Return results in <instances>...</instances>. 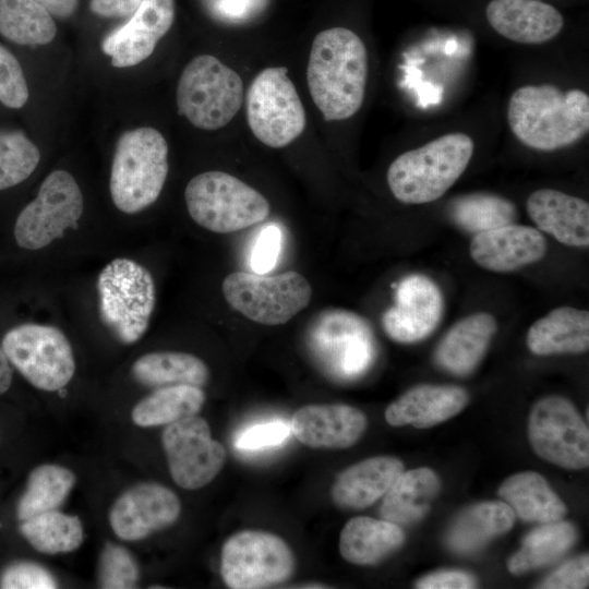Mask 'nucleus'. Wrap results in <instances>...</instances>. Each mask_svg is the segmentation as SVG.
Wrapping results in <instances>:
<instances>
[{
    "label": "nucleus",
    "mask_w": 589,
    "mask_h": 589,
    "mask_svg": "<svg viewBox=\"0 0 589 589\" xmlns=\"http://www.w3.org/2000/svg\"><path fill=\"white\" fill-rule=\"evenodd\" d=\"M366 80L368 52L356 33L333 27L315 36L306 81L310 95L326 121L346 120L359 111Z\"/></svg>",
    "instance_id": "nucleus-1"
},
{
    "label": "nucleus",
    "mask_w": 589,
    "mask_h": 589,
    "mask_svg": "<svg viewBox=\"0 0 589 589\" xmlns=\"http://www.w3.org/2000/svg\"><path fill=\"white\" fill-rule=\"evenodd\" d=\"M507 121L525 146L543 152L567 147L589 131V96L552 84L525 85L510 96Z\"/></svg>",
    "instance_id": "nucleus-2"
},
{
    "label": "nucleus",
    "mask_w": 589,
    "mask_h": 589,
    "mask_svg": "<svg viewBox=\"0 0 589 589\" xmlns=\"http://www.w3.org/2000/svg\"><path fill=\"white\" fill-rule=\"evenodd\" d=\"M472 139L460 132L444 134L405 152L387 170L390 192L401 203L424 204L443 196L460 178L473 155Z\"/></svg>",
    "instance_id": "nucleus-3"
},
{
    "label": "nucleus",
    "mask_w": 589,
    "mask_h": 589,
    "mask_svg": "<svg viewBox=\"0 0 589 589\" xmlns=\"http://www.w3.org/2000/svg\"><path fill=\"white\" fill-rule=\"evenodd\" d=\"M168 144L151 127L123 132L112 158L109 190L115 206L124 214H137L159 197L169 171Z\"/></svg>",
    "instance_id": "nucleus-4"
},
{
    "label": "nucleus",
    "mask_w": 589,
    "mask_h": 589,
    "mask_svg": "<svg viewBox=\"0 0 589 589\" xmlns=\"http://www.w3.org/2000/svg\"><path fill=\"white\" fill-rule=\"evenodd\" d=\"M96 289L101 323L118 341H139L148 329L156 303L151 272L134 260L113 259L101 268Z\"/></svg>",
    "instance_id": "nucleus-5"
},
{
    "label": "nucleus",
    "mask_w": 589,
    "mask_h": 589,
    "mask_svg": "<svg viewBox=\"0 0 589 589\" xmlns=\"http://www.w3.org/2000/svg\"><path fill=\"white\" fill-rule=\"evenodd\" d=\"M184 200L191 218L202 228L230 233L262 223L271 212L266 197L237 177L218 170L193 177Z\"/></svg>",
    "instance_id": "nucleus-6"
},
{
    "label": "nucleus",
    "mask_w": 589,
    "mask_h": 589,
    "mask_svg": "<svg viewBox=\"0 0 589 589\" xmlns=\"http://www.w3.org/2000/svg\"><path fill=\"white\" fill-rule=\"evenodd\" d=\"M178 112L195 128L214 131L227 125L243 103L240 75L212 55L193 58L177 86Z\"/></svg>",
    "instance_id": "nucleus-7"
},
{
    "label": "nucleus",
    "mask_w": 589,
    "mask_h": 589,
    "mask_svg": "<svg viewBox=\"0 0 589 589\" xmlns=\"http://www.w3.org/2000/svg\"><path fill=\"white\" fill-rule=\"evenodd\" d=\"M308 345L321 369L337 381H351L372 365L376 346L369 322L344 309H326L311 323Z\"/></svg>",
    "instance_id": "nucleus-8"
},
{
    "label": "nucleus",
    "mask_w": 589,
    "mask_h": 589,
    "mask_svg": "<svg viewBox=\"0 0 589 589\" xmlns=\"http://www.w3.org/2000/svg\"><path fill=\"white\" fill-rule=\"evenodd\" d=\"M229 305L243 316L263 325H281L308 306L312 288L294 271L276 275L233 272L223 281Z\"/></svg>",
    "instance_id": "nucleus-9"
},
{
    "label": "nucleus",
    "mask_w": 589,
    "mask_h": 589,
    "mask_svg": "<svg viewBox=\"0 0 589 589\" xmlns=\"http://www.w3.org/2000/svg\"><path fill=\"white\" fill-rule=\"evenodd\" d=\"M1 346L10 363L38 389L60 390L74 376L72 346L53 325L21 324L5 333Z\"/></svg>",
    "instance_id": "nucleus-10"
},
{
    "label": "nucleus",
    "mask_w": 589,
    "mask_h": 589,
    "mask_svg": "<svg viewBox=\"0 0 589 589\" xmlns=\"http://www.w3.org/2000/svg\"><path fill=\"white\" fill-rule=\"evenodd\" d=\"M247 120L264 145L281 148L305 129V111L285 67L262 70L247 93Z\"/></svg>",
    "instance_id": "nucleus-11"
},
{
    "label": "nucleus",
    "mask_w": 589,
    "mask_h": 589,
    "mask_svg": "<svg viewBox=\"0 0 589 589\" xmlns=\"http://www.w3.org/2000/svg\"><path fill=\"white\" fill-rule=\"evenodd\" d=\"M83 212V193L75 178L67 170H53L20 212L13 229L15 241L25 250L44 249L74 229Z\"/></svg>",
    "instance_id": "nucleus-12"
},
{
    "label": "nucleus",
    "mask_w": 589,
    "mask_h": 589,
    "mask_svg": "<svg viewBox=\"0 0 589 589\" xmlns=\"http://www.w3.org/2000/svg\"><path fill=\"white\" fill-rule=\"evenodd\" d=\"M296 569L292 550L280 537L261 530L230 536L221 549L220 574L232 589H260L283 584Z\"/></svg>",
    "instance_id": "nucleus-13"
},
{
    "label": "nucleus",
    "mask_w": 589,
    "mask_h": 589,
    "mask_svg": "<svg viewBox=\"0 0 589 589\" xmlns=\"http://www.w3.org/2000/svg\"><path fill=\"white\" fill-rule=\"evenodd\" d=\"M532 448L543 459L567 469L589 465V431L576 408L561 396L538 400L529 414Z\"/></svg>",
    "instance_id": "nucleus-14"
},
{
    "label": "nucleus",
    "mask_w": 589,
    "mask_h": 589,
    "mask_svg": "<svg viewBox=\"0 0 589 589\" xmlns=\"http://www.w3.org/2000/svg\"><path fill=\"white\" fill-rule=\"evenodd\" d=\"M169 472L177 485L196 490L223 469L224 446L212 437L205 419L192 416L167 424L161 434Z\"/></svg>",
    "instance_id": "nucleus-15"
},
{
    "label": "nucleus",
    "mask_w": 589,
    "mask_h": 589,
    "mask_svg": "<svg viewBox=\"0 0 589 589\" xmlns=\"http://www.w3.org/2000/svg\"><path fill=\"white\" fill-rule=\"evenodd\" d=\"M181 503L169 488L142 482L125 490L112 504L109 524L121 540L139 541L173 525Z\"/></svg>",
    "instance_id": "nucleus-16"
},
{
    "label": "nucleus",
    "mask_w": 589,
    "mask_h": 589,
    "mask_svg": "<svg viewBox=\"0 0 589 589\" xmlns=\"http://www.w3.org/2000/svg\"><path fill=\"white\" fill-rule=\"evenodd\" d=\"M444 299L438 286L422 274L406 276L396 289L395 304L382 316L386 335L402 344L428 337L438 325Z\"/></svg>",
    "instance_id": "nucleus-17"
},
{
    "label": "nucleus",
    "mask_w": 589,
    "mask_h": 589,
    "mask_svg": "<svg viewBox=\"0 0 589 589\" xmlns=\"http://www.w3.org/2000/svg\"><path fill=\"white\" fill-rule=\"evenodd\" d=\"M175 20V0H143L122 26L101 41V50L116 68L133 67L146 60Z\"/></svg>",
    "instance_id": "nucleus-18"
},
{
    "label": "nucleus",
    "mask_w": 589,
    "mask_h": 589,
    "mask_svg": "<svg viewBox=\"0 0 589 589\" xmlns=\"http://www.w3.org/2000/svg\"><path fill=\"white\" fill-rule=\"evenodd\" d=\"M546 249L539 229L513 223L473 235L469 253L482 268L508 273L540 261Z\"/></svg>",
    "instance_id": "nucleus-19"
},
{
    "label": "nucleus",
    "mask_w": 589,
    "mask_h": 589,
    "mask_svg": "<svg viewBox=\"0 0 589 589\" xmlns=\"http://www.w3.org/2000/svg\"><path fill=\"white\" fill-rule=\"evenodd\" d=\"M366 428L364 413L349 405H308L298 409L290 429L312 448L340 449L352 446Z\"/></svg>",
    "instance_id": "nucleus-20"
},
{
    "label": "nucleus",
    "mask_w": 589,
    "mask_h": 589,
    "mask_svg": "<svg viewBox=\"0 0 589 589\" xmlns=\"http://www.w3.org/2000/svg\"><path fill=\"white\" fill-rule=\"evenodd\" d=\"M485 15L501 36L526 45L546 43L564 26L558 10L540 0H491Z\"/></svg>",
    "instance_id": "nucleus-21"
},
{
    "label": "nucleus",
    "mask_w": 589,
    "mask_h": 589,
    "mask_svg": "<svg viewBox=\"0 0 589 589\" xmlns=\"http://www.w3.org/2000/svg\"><path fill=\"white\" fill-rule=\"evenodd\" d=\"M527 213L539 230L568 247L589 244V204L554 189H539L526 202Z\"/></svg>",
    "instance_id": "nucleus-22"
},
{
    "label": "nucleus",
    "mask_w": 589,
    "mask_h": 589,
    "mask_svg": "<svg viewBox=\"0 0 589 589\" xmlns=\"http://www.w3.org/2000/svg\"><path fill=\"white\" fill-rule=\"evenodd\" d=\"M467 402L468 394L459 386L419 385L392 402L385 419L394 426L429 428L454 417Z\"/></svg>",
    "instance_id": "nucleus-23"
},
{
    "label": "nucleus",
    "mask_w": 589,
    "mask_h": 589,
    "mask_svg": "<svg viewBox=\"0 0 589 589\" xmlns=\"http://www.w3.org/2000/svg\"><path fill=\"white\" fill-rule=\"evenodd\" d=\"M496 329V320L490 313L478 312L459 320L438 342L435 362L454 375L469 374L485 354Z\"/></svg>",
    "instance_id": "nucleus-24"
},
{
    "label": "nucleus",
    "mask_w": 589,
    "mask_h": 589,
    "mask_svg": "<svg viewBox=\"0 0 589 589\" xmlns=\"http://www.w3.org/2000/svg\"><path fill=\"white\" fill-rule=\"evenodd\" d=\"M404 464L390 456H377L350 466L338 474L332 486V500L344 509H362L384 496Z\"/></svg>",
    "instance_id": "nucleus-25"
},
{
    "label": "nucleus",
    "mask_w": 589,
    "mask_h": 589,
    "mask_svg": "<svg viewBox=\"0 0 589 589\" xmlns=\"http://www.w3.org/2000/svg\"><path fill=\"white\" fill-rule=\"evenodd\" d=\"M526 341L538 356L585 352L589 347V313L572 306L553 309L529 327Z\"/></svg>",
    "instance_id": "nucleus-26"
},
{
    "label": "nucleus",
    "mask_w": 589,
    "mask_h": 589,
    "mask_svg": "<svg viewBox=\"0 0 589 589\" xmlns=\"http://www.w3.org/2000/svg\"><path fill=\"white\" fill-rule=\"evenodd\" d=\"M405 541L400 527L385 519L354 517L339 537V552L349 563L374 565L398 550Z\"/></svg>",
    "instance_id": "nucleus-27"
},
{
    "label": "nucleus",
    "mask_w": 589,
    "mask_h": 589,
    "mask_svg": "<svg viewBox=\"0 0 589 589\" xmlns=\"http://www.w3.org/2000/svg\"><path fill=\"white\" fill-rule=\"evenodd\" d=\"M498 495L522 520L553 522L566 514V506L539 473L526 471L508 477L500 486Z\"/></svg>",
    "instance_id": "nucleus-28"
},
{
    "label": "nucleus",
    "mask_w": 589,
    "mask_h": 589,
    "mask_svg": "<svg viewBox=\"0 0 589 589\" xmlns=\"http://www.w3.org/2000/svg\"><path fill=\"white\" fill-rule=\"evenodd\" d=\"M515 513L507 503L483 502L467 508L450 526L446 541L457 553H471L489 540L507 532L514 525Z\"/></svg>",
    "instance_id": "nucleus-29"
},
{
    "label": "nucleus",
    "mask_w": 589,
    "mask_h": 589,
    "mask_svg": "<svg viewBox=\"0 0 589 589\" xmlns=\"http://www.w3.org/2000/svg\"><path fill=\"white\" fill-rule=\"evenodd\" d=\"M438 489V478L429 468L402 471L384 495L380 507L382 519L396 525L420 519L428 512Z\"/></svg>",
    "instance_id": "nucleus-30"
},
{
    "label": "nucleus",
    "mask_w": 589,
    "mask_h": 589,
    "mask_svg": "<svg viewBox=\"0 0 589 589\" xmlns=\"http://www.w3.org/2000/svg\"><path fill=\"white\" fill-rule=\"evenodd\" d=\"M131 373L136 382L147 387L192 385L208 383L209 369L199 357L182 351H155L140 357Z\"/></svg>",
    "instance_id": "nucleus-31"
},
{
    "label": "nucleus",
    "mask_w": 589,
    "mask_h": 589,
    "mask_svg": "<svg viewBox=\"0 0 589 589\" xmlns=\"http://www.w3.org/2000/svg\"><path fill=\"white\" fill-rule=\"evenodd\" d=\"M205 404L201 387L171 385L156 388L132 410L133 422L142 428L167 425L196 416Z\"/></svg>",
    "instance_id": "nucleus-32"
},
{
    "label": "nucleus",
    "mask_w": 589,
    "mask_h": 589,
    "mask_svg": "<svg viewBox=\"0 0 589 589\" xmlns=\"http://www.w3.org/2000/svg\"><path fill=\"white\" fill-rule=\"evenodd\" d=\"M577 532L567 521L546 522L531 530L522 540L521 548L508 561L507 568L514 575L544 566L562 556L575 543Z\"/></svg>",
    "instance_id": "nucleus-33"
},
{
    "label": "nucleus",
    "mask_w": 589,
    "mask_h": 589,
    "mask_svg": "<svg viewBox=\"0 0 589 589\" xmlns=\"http://www.w3.org/2000/svg\"><path fill=\"white\" fill-rule=\"evenodd\" d=\"M57 25L52 15L34 0H0V35L25 46L53 40Z\"/></svg>",
    "instance_id": "nucleus-34"
},
{
    "label": "nucleus",
    "mask_w": 589,
    "mask_h": 589,
    "mask_svg": "<svg viewBox=\"0 0 589 589\" xmlns=\"http://www.w3.org/2000/svg\"><path fill=\"white\" fill-rule=\"evenodd\" d=\"M447 213L457 227L473 235L513 224L517 218V209L512 201L486 192H472L453 199Z\"/></svg>",
    "instance_id": "nucleus-35"
},
{
    "label": "nucleus",
    "mask_w": 589,
    "mask_h": 589,
    "mask_svg": "<svg viewBox=\"0 0 589 589\" xmlns=\"http://www.w3.org/2000/svg\"><path fill=\"white\" fill-rule=\"evenodd\" d=\"M74 484L75 476L68 468L53 464L36 467L29 473L25 491L17 503L19 520L58 509Z\"/></svg>",
    "instance_id": "nucleus-36"
},
{
    "label": "nucleus",
    "mask_w": 589,
    "mask_h": 589,
    "mask_svg": "<svg viewBox=\"0 0 589 589\" xmlns=\"http://www.w3.org/2000/svg\"><path fill=\"white\" fill-rule=\"evenodd\" d=\"M20 532L38 552L57 554L72 552L84 539L79 517L49 510L20 521Z\"/></svg>",
    "instance_id": "nucleus-37"
},
{
    "label": "nucleus",
    "mask_w": 589,
    "mask_h": 589,
    "mask_svg": "<svg viewBox=\"0 0 589 589\" xmlns=\"http://www.w3.org/2000/svg\"><path fill=\"white\" fill-rule=\"evenodd\" d=\"M39 160V149L22 131L0 130V191L26 180Z\"/></svg>",
    "instance_id": "nucleus-38"
},
{
    "label": "nucleus",
    "mask_w": 589,
    "mask_h": 589,
    "mask_svg": "<svg viewBox=\"0 0 589 589\" xmlns=\"http://www.w3.org/2000/svg\"><path fill=\"white\" fill-rule=\"evenodd\" d=\"M97 578L100 588H135L140 579L139 565L125 548L106 543L100 553Z\"/></svg>",
    "instance_id": "nucleus-39"
},
{
    "label": "nucleus",
    "mask_w": 589,
    "mask_h": 589,
    "mask_svg": "<svg viewBox=\"0 0 589 589\" xmlns=\"http://www.w3.org/2000/svg\"><path fill=\"white\" fill-rule=\"evenodd\" d=\"M28 86L17 59L0 44V103L11 109L28 100Z\"/></svg>",
    "instance_id": "nucleus-40"
},
{
    "label": "nucleus",
    "mask_w": 589,
    "mask_h": 589,
    "mask_svg": "<svg viewBox=\"0 0 589 589\" xmlns=\"http://www.w3.org/2000/svg\"><path fill=\"white\" fill-rule=\"evenodd\" d=\"M58 582L44 566L28 561H17L7 566L0 575L3 589H53Z\"/></svg>",
    "instance_id": "nucleus-41"
},
{
    "label": "nucleus",
    "mask_w": 589,
    "mask_h": 589,
    "mask_svg": "<svg viewBox=\"0 0 589 589\" xmlns=\"http://www.w3.org/2000/svg\"><path fill=\"white\" fill-rule=\"evenodd\" d=\"M283 235L276 224H268L259 232L250 254L252 272L267 274L277 265Z\"/></svg>",
    "instance_id": "nucleus-42"
},
{
    "label": "nucleus",
    "mask_w": 589,
    "mask_h": 589,
    "mask_svg": "<svg viewBox=\"0 0 589 589\" xmlns=\"http://www.w3.org/2000/svg\"><path fill=\"white\" fill-rule=\"evenodd\" d=\"M290 426L284 421H272L250 426L240 432L235 445L241 450H259L281 444Z\"/></svg>",
    "instance_id": "nucleus-43"
},
{
    "label": "nucleus",
    "mask_w": 589,
    "mask_h": 589,
    "mask_svg": "<svg viewBox=\"0 0 589 589\" xmlns=\"http://www.w3.org/2000/svg\"><path fill=\"white\" fill-rule=\"evenodd\" d=\"M589 581L588 554L580 555L551 573L540 585L546 589H581Z\"/></svg>",
    "instance_id": "nucleus-44"
},
{
    "label": "nucleus",
    "mask_w": 589,
    "mask_h": 589,
    "mask_svg": "<svg viewBox=\"0 0 589 589\" xmlns=\"http://www.w3.org/2000/svg\"><path fill=\"white\" fill-rule=\"evenodd\" d=\"M206 7L217 20L240 24L256 16L267 4V0H205Z\"/></svg>",
    "instance_id": "nucleus-45"
},
{
    "label": "nucleus",
    "mask_w": 589,
    "mask_h": 589,
    "mask_svg": "<svg viewBox=\"0 0 589 589\" xmlns=\"http://www.w3.org/2000/svg\"><path fill=\"white\" fill-rule=\"evenodd\" d=\"M420 589H469L476 587L472 575L461 570H442L430 574L418 580Z\"/></svg>",
    "instance_id": "nucleus-46"
},
{
    "label": "nucleus",
    "mask_w": 589,
    "mask_h": 589,
    "mask_svg": "<svg viewBox=\"0 0 589 589\" xmlns=\"http://www.w3.org/2000/svg\"><path fill=\"white\" fill-rule=\"evenodd\" d=\"M143 0H89V10L101 17H128L140 7Z\"/></svg>",
    "instance_id": "nucleus-47"
},
{
    "label": "nucleus",
    "mask_w": 589,
    "mask_h": 589,
    "mask_svg": "<svg viewBox=\"0 0 589 589\" xmlns=\"http://www.w3.org/2000/svg\"><path fill=\"white\" fill-rule=\"evenodd\" d=\"M43 5L52 17L69 19L72 16L79 7V0H34Z\"/></svg>",
    "instance_id": "nucleus-48"
},
{
    "label": "nucleus",
    "mask_w": 589,
    "mask_h": 589,
    "mask_svg": "<svg viewBox=\"0 0 589 589\" xmlns=\"http://www.w3.org/2000/svg\"><path fill=\"white\" fill-rule=\"evenodd\" d=\"M12 383V369L11 363L2 348L0 346V395L4 394Z\"/></svg>",
    "instance_id": "nucleus-49"
}]
</instances>
